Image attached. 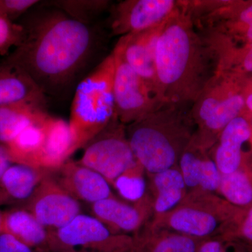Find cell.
Masks as SVG:
<instances>
[{"label":"cell","instance_id":"cell-21","mask_svg":"<svg viewBox=\"0 0 252 252\" xmlns=\"http://www.w3.org/2000/svg\"><path fill=\"white\" fill-rule=\"evenodd\" d=\"M153 217L172 211L185 200L189 189L178 167L148 175Z\"/></svg>","mask_w":252,"mask_h":252},{"label":"cell","instance_id":"cell-24","mask_svg":"<svg viewBox=\"0 0 252 252\" xmlns=\"http://www.w3.org/2000/svg\"><path fill=\"white\" fill-rule=\"evenodd\" d=\"M45 109L31 106L0 107V143L9 144L25 129L40 121Z\"/></svg>","mask_w":252,"mask_h":252},{"label":"cell","instance_id":"cell-7","mask_svg":"<svg viewBox=\"0 0 252 252\" xmlns=\"http://www.w3.org/2000/svg\"><path fill=\"white\" fill-rule=\"evenodd\" d=\"M51 230V251L132 252V235L118 234L90 215H77L67 225Z\"/></svg>","mask_w":252,"mask_h":252},{"label":"cell","instance_id":"cell-1","mask_svg":"<svg viewBox=\"0 0 252 252\" xmlns=\"http://www.w3.org/2000/svg\"><path fill=\"white\" fill-rule=\"evenodd\" d=\"M38 14L23 26L22 42L4 61L22 68L46 94H55L84 67L94 49V33L89 24L57 8Z\"/></svg>","mask_w":252,"mask_h":252},{"label":"cell","instance_id":"cell-9","mask_svg":"<svg viewBox=\"0 0 252 252\" xmlns=\"http://www.w3.org/2000/svg\"><path fill=\"white\" fill-rule=\"evenodd\" d=\"M115 72L113 94L115 117L124 126H128L163 105L145 81L113 51Z\"/></svg>","mask_w":252,"mask_h":252},{"label":"cell","instance_id":"cell-36","mask_svg":"<svg viewBox=\"0 0 252 252\" xmlns=\"http://www.w3.org/2000/svg\"><path fill=\"white\" fill-rule=\"evenodd\" d=\"M245 94V109H248L252 113V91L248 93H244Z\"/></svg>","mask_w":252,"mask_h":252},{"label":"cell","instance_id":"cell-33","mask_svg":"<svg viewBox=\"0 0 252 252\" xmlns=\"http://www.w3.org/2000/svg\"><path fill=\"white\" fill-rule=\"evenodd\" d=\"M237 17L236 21L238 27L241 29L244 30L252 26V3L242 9L237 14Z\"/></svg>","mask_w":252,"mask_h":252},{"label":"cell","instance_id":"cell-12","mask_svg":"<svg viewBox=\"0 0 252 252\" xmlns=\"http://www.w3.org/2000/svg\"><path fill=\"white\" fill-rule=\"evenodd\" d=\"M91 213L114 233L133 236L153 217L152 197L147 194L140 201L130 204L114 195L92 204Z\"/></svg>","mask_w":252,"mask_h":252},{"label":"cell","instance_id":"cell-6","mask_svg":"<svg viewBox=\"0 0 252 252\" xmlns=\"http://www.w3.org/2000/svg\"><path fill=\"white\" fill-rule=\"evenodd\" d=\"M245 109L243 91L225 72H217L190 109L195 127L192 140L210 152L225 126Z\"/></svg>","mask_w":252,"mask_h":252},{"label":"cell","instance_id":"cell-2","mask_svg":"<svg viewBox=\"0 0 252 252\" xmlns=\"http://www.w3.org/2000/svg\"><path fill=\"white\" fill-rule=\"evenodd\" d=\"M215 52L193 28L181 6L162 25L156 42L157 90L164 104L194 102L217 72L210 71Z\"/></svg>","mask_w":252,"mask_h":252},{"label":"cell","instance_id":"cell-25","mask_svg":"<svg viewBox=\"0 0 252 252\" xmlns=\"http://www.w3.org/2000/svg\"><path fill=\"white\" fill-rule=\"evenodd\" d=\"M218 193L233 206H252V177L243 167L228 174H220Z\"/></svg>","mask_w":252,"mask_h":252},{"label":"cell","instance_id":"cell-29","mask_svg":"<svg viewBox=\"0 0 252 252\" xmlns=\"http://www.w3.org/2000/svg\"><path fill=\"white\" fill-rule=\"evenodd\" d=\"M196 252H252V250L239 240L219 236L203 240Z\"/></svg>","mask_w":252,"mask_h":252},{"label":"cell","instance_id":"cell-39","mask_svg":"<svg viewBox=\"0 0 252 252\" xmlns=\"http://www.w3.org/2000/svg\"><path fill=\"white\" fill-rule=\"evenodd\" d=\"M87 252L84 251H76V250H73V251H66V252Z\"/></svg>","mask_w":252,"mask_h":252},{"label":"cell","instance_id":"cell-28","mask_svg":"<svg viewBox=\"0 0 252 252\" xmlns=\"http://www.w3.org/2000/svg\"><path fill=\"white\" fill-rule=\"evenodd\" d=\"M25 36V28L0 14V55L9 54L11 48L18 47Z\"/></svg>","mask_w":252,"mask_h":252},{"label":"cell","instance_id":"cell-26","mask_svg":"<svg viewBox=\"0 0 252 252\" xmlns=\"http://www.w3.org/2000/svg\"><path fill=\"white\" fill-rule=\"evenodd\" d=\"M145 172L138 162L133 167L124 172L114 181L112 187L125 200L137 203L147 196V188L144 180Z\"/></svg>","mask_w":252,"mask_h":252},{"label":"cell","instance_id":"cell-18","mask_svg":"<svg viewBox=\"0 0 252 252\" xmlns=\"http://www.w3.org/2000/svg\"><path fill=\"white\" fill-rule=\"evenodd\" d=\"M46 137L38 158L37 168L55 171L74 153L69 123L46 114L44 119Z\"/></svg>","mask_w":252,"mask_h":252},{"label":"cell","instance_id":"cell-17","mask_svg":"<svg viewBox=\"0 0 252 252\" xmlns=\"http://www.w3.org/2000/svg\"><path fill=\"white\" fill-rule=\"evenodd\" d=\"M252 135L251 124L243 116L225 126L210 152L220 174L231 173L243 167V147Z\"/></svg>","mask_w":252,"mask_h":252},{"label":"cell","instance_id":"cell-4","mask_svg":"<svg viewBox=\"0 0 252 252\" xmlns=\"http://www.w3.org/2000/svg\"><path fill=\"white\" fill-rule=\"evenodd\" d=\"M245 209L230 205L210 192L189 190L185 200L172 211L154 217L149 225L198 240L229 238Z\"/></svg>","mask_w":252,"mask_h":252},{"label":"cell","instance_id":"cell-37","mask_svg":"<svg viewBox=\"0 0 252 252\" xmlns=\"http://www.w3.org/2000/svg\"><path fill=\"white\" fill-rule=\"evenodd\" d=\"M244 33H245V36L247 40L249 41V44L252 43V26H249V27L245 28L243 30Z\"/></svg>","mask_w":252,"mask_h":252},{"label":"cell","instance_id":"cell-32","mask_svg":"<svg viewBox=\"0 0 252 252\" xmlns=\"http://www.w3.org/2000/svg\"><path fill=\"white\" fill-rule=\"evenodd\" d=\"M0 252H37L6 233L0 234Z\"/></svg>","mask_w":252,"mask_h":252},{"label":"cell","instance_id":"cell-8","mask_svg":"<svg viewBox=\"0 0 252 252\" xmlns=\"http://www.w3.org/2000/svg\"><path fill=\"white\" fill-rule=\"evenodd\" d=\"M84 149L79 162L102 175L111 186L137 162L127 140L126 126L116 117Z\"/></svg>","mask_w":252,"mask_h":252},{"label":"cell","instance_id":"cell-23","mask_svg":"<svg viewBox=\"0 0 252 252\" xmlns=\"http://www.w3.org/2000/svg\"><path fill=\"white\" fill-rule=\"evenodd\" d=\"M46 115L36 124L25 129L16 138L6 144L13 163L37 168L38 158L46 137L44 124Z\"/></svg>","mask_w":252,"mask_h":252},{"label":"cell","instance_id":"cell-13","mask_svg":"<svg viewBox=\"0 0 252 252\" xmlns=\"http://www.w3.org/2000/svg\"><path fill=\"white\" fill-rule=\"evenodd\" d=\"M162 26L144 32L123 36L114 49L131 69L145 81L159 99L154 53L156 42Z\"/></svg>","mask_w":252,"mask_h":252},{"label":"cell","instance_id":"cell-22","mask_svg":"<svg viewBox=\"0 0 252 252\" xmlns=\"http://www.w3.org/2000/svg\"><path fill=\"white\" fill-rule=\"evenodd\" d=\"M133 237L132 252H196L203 241L169 230L154 229L148 223Z\"/></svg>","mask_w":252,"mask_h":252},{"label":"cell","instance_id":"cell-34","mask_svg":"<svg viewBox=\"0 0 252 252\" xmlns=\"http://www.w3.org/2000/svg\"><path fill=\"white\" fill-rule=\"evenodd\" d=\"M239 64L242 70L245 72L252 73V43L243 50Z\"/></svg>","mask_w":252,"mask_h":252},{"label":"cell","instance_id":"cell-16","mask_svg":"<svg viewBox=\"0 0 252 252\" xmlns=\"http://www.w3.org/2000/svg\"><path fill=\"white\" fill-rule=\"evenodd\" d=\"M178 167L189 190L218 192L220 172L210 151L195 144L192 139L181 156Z\"/></svg>","mask_w":252,"mask_h":252},{"label":"cell","instance_id":"cell-27","mask_svg":"<svg viewBox=\"0 0 252 252\" xmlns=\"http://www.w3.org/2000/svg\"><path fill=\"white\" fill-rule=\"evenodd\" d=\"M49 4L61 10L71 18L89 25L91 20H94L107 9L109 1L102 0H62L50 1Z\"/></svg>","mask_w":252,"mask_h":252},{"label":"cell","instance_id":"cell-19","mask_svg":"<svg viewBox=\"0 0 252 252\" xmlns=\"http://www.w3.org/2000/svg\"><path fill=\"white\" fill-rule=\"evenodd\" d=\"M51 172L19 164L11 165L0 178V206H23Z\"/></svg>","mask_w":252,"mask_h":252},{"label":"cell","instance_id":"cell-11","mask_svg":"<svg viewBox=\"0 0 252 252\" xmlns=\"http://www.w3.org/2000/svg\"><path fill=\"white\" fill-rule=\"evenodd\" d=\"M173 0H127L113 11L111 29L114 35L125 36L162 26L180 8Z\"/></svg>","mask_w":252,"mask_h":252},{"label":"cell","instance_id":"cell-20","mask_svg":"<svg viewBox=\"0 0 252 252\" xmlns=\"http://www.w3.org/2000/svg\"><path fill=\"white\" fill-rule=\"evenodd\" d=\"M1 233L11 235L36 252L51 251V230L21 207L2 212Z\"/></svg>","mask_w":252,"mask_h":252},{"label":"cell","instance_id":"cell-35","mask_svg":"<svg viewBox=\"0 0 252 252\" xmlns=\"http://www.w3.org/2000/svg\"><path fill=\"white\" fill-rule=\"evenodd\" d=\"M12 163L10 158L7 146L6 144L0 143V178Z\"/></svg>","mask_w":252,"mask_h":252},{"label":"cell","instance_id":"cell-10","mask_svg":"<svg viewBox=\"0 0 252 252\" xmlns=\"http://www.w3.org/2000/svg\"><path fill=\"white\" fill-rule=\"evenodd\" d=\"M53 172L44 177L21 207L31 212L47 229L54 230L63 228L80 215L81 209L79 201L58 183Z\"/></svg>","mask_w":252,"mask_h":252},{"label":"cell","instance_id":"cell-5","mask_svg":"<svg viewBox=\"0 0 252 252\" xmlns=\"http://www.w3.org/2000/svg\"><path fill=\"white\" fill-rule=\"evenodd\" d=\"M114 72L115 56L112 51L78 84L68 122L74 152L84 149L115 117Z\"/></svg>","mask_w":252,"mask_h":252},{"label":"cell","instance_id":"cell-15","mask_svg":"<svg viewBox=\"0 0 252 252\" xmlns=\"http://www.w3.org/2000/svg\"><path fill=\"white\" fill-rule=\"evenodd\" d=\"M46 94L22 68L4 61L0 64V107L31 106L45 109Z\"/></svg>","mask_w":252,"mask_h":252},{"label":"cell","instance_id":"cell-30","mask_svg":"<svg viewBox=\"0 0 252 252\" xmlns=\"http://www.w3.org/2000/svg\"><path fill=\"white\" fill-rule=\"evenodd\" d=\"M39 3L38 0H0V14L14 22Z\"/></svg>","mask_w":252,"mask_h":252},{"label":"cell","instance_id":"cell-38","mask_svg":"<svg viewBox=\"0 0 252 252\" xmlns=\"http://www.w3.org/2000/svg\"><path fill=\"white\" fill-rule=\"evenodd\" d=\"M1 228H2V212H0V234L1 233Z\"/></svg>","mask_w":252,"mask_h":252},{"label":"cell","instance_id":"cell-14","mask_svg":"<svg viewBox=\"0 0 252 252\" xmlns=\"http://www.w3.org/2000/svg\"><path fill=\"white\" fill-rule=\"evenodd\" d=\"M58 183L78 201L94 203L114 196L111 185L102 175L79 161L67 160L53 172Z\"/></svg>","mask_w":252,"mask_h":252},{"label":"cell","instance_id":"cell-31","mask_svg":"<svg viewBox=\"0 0 252 252\" xmlns=\"http://www.w3.org/2000/svg\"><path fill=\"white\" fill-rule=\"evenodd\" d=\"M239 240L252 250V206L243 210L230 238Z\"/></svg>","mask_w":252,"mask_h":252},{"label":"cell","instance_id":"cell-3","mask_svg":"<svg viewBox=\"0 0 252 252\" xmlns=\"http://www.w3.org/2000/svg\"><path fill=\"white\" fill-rule=\"evenodd\" d=\"M127 140L147 175L178 167L195 127L185 105L165 104L126 127Z\"/></svg>","mask_w":252,"mask_h":252}]
</instances>
